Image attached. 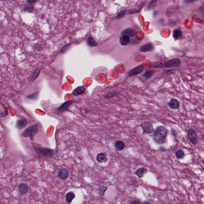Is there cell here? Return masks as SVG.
I'll return each mask as SVG.
<instances>
[{
	"mask_svg": "<svg viewBox=\"0 0 204 204\" xmlns=\"http://www.w3.org/2000/svg\"><path fill=\"white\" fill-rule=\"evenodd\" d=\"M153 140L158 144H164L166 142L168 130L166 128L160 126L154 131Z\"/></svg>",
	"mask_w": 204,
	"mask_h": 204,
	"instance_id": "obj_1",
	"label": "cell"
},
{
	"mask_svg": "<svg viewBox=\"0 0 204 204\" xmlns=\"http://www.w3.org/2000/svg\"><path fill=\"white\" fill-rule=\"evenodd\" d=\"M38 125L34 124L26 129L22 134L24 138H29L31 140H33L35 135L38 132Z\"/></svg>",
	"mask_w": 204,
	"mask_h": 204,
	"instance_id": "obj_2",
	"label": "cell"
},
{
	"mask_svg": "<svg viewBox=\"0 0 204 204\" xmlns=\"http://www.w3.org/2000/svg\"><path fill=\"white\" fill-rule=\"evenodd\" d=\"M35 150L38 154L45 158H52L54 155V150L49 148L37 147Z\"/></svg>",
	"mask_w": 204,
	"mask_h": 204,
	"instance_id": "obj_3",
	"label": "cell"
},
{
	"mask_svg": "<svg viewBox=\"0 0 204 204\" xmlns=\"http://www.w3.org/2000/svg\"><path fill=\"white\" fill-rule=\"evenodd\" d=\"M188 136L190 142L193 145H196L199 143V139L197 134L193 129L191 128L188 131Z\"/></svg>",
	"mask_w": 204,
	"mask_h": 204,
	"instance_id": "obj_4",
	"label": "cell"
},
{
	"mask_svg": "<svg viewBox=\"0 0 204 204\" xmlns=\"http://www.w3.org/2000/svg\"><path fill=\"white\" fill-rule=\"evenodd\" d=\"M181 64V60L179 58H174L165 62L164 66L166 68L178 67Z\"/></svg>",
	"mask_w": 204,
	"mask_h": 204,
	"instance_id": "obj_5",
	"label": "cell"
},
{
	"mask_svg": "<svg viewBox=\"0 0 204 204\" xmlns=\"http://www.w3.org/2000/svg\"><path fill=\"white\" fill-rule=\"evenodd\" d=\"M140 127L143 130V133L145 134H150L153 133L154 129L151 124L147 122H144L141 124Z\"/></svg>",
	"mask_w": 204,
	"mask_h": 204,
	"instance_id": "obj_6",
	"label": "cell"
},
{
	"mask_svg": "<svg viewBox=\"0 0 204 204\" xmlns=\"http://www.w3.org/2000/svg\"><path fill=\"white\" fill-rule=\"evenodd\" d=\"M143 67L142 65H140L132 69L129 72V75L130 76H135L140 74L143 72Z\"/></svg>",
	"mask_w": 204,
	"mask_h": 204,
	"instance_id": "obj_7",
	"label": "cell"
},
{
	"mask_svg": "<svg viewBox=\"0 0 204 204\" xmlns=\"http://www.w3.org/2000/svg\"><path fill=\"white\" fill-rule=\"evenodd\" d=\"M154 45L151 43H148L141 46L139 49L140 52L143 53L151 52L154 49Z\"/></svg>",
	"mask_w": 204,
	"mask_h": 204,
	"instance_id": "obj_8",
	"label": "cell"
},
{
	"mask_svg": "<svg viewBox=\"0 0 204 204\" xmlns=\"http://www.w3.org/2000/svg\"><path fill=\"white\" fill-rule=\"evenodd\" d=\"M69 172L67 170L65 169H60L57 173V176L60 180H65L69 177Z\"/></svg>",
	"mask_w": 204,
	"mask_h": 204,
	"instance_id": "obj_9",
	"label": "cell"
},
{
	"mask_svg": "<svg viewBox=\"0 0 204 204\" xmlns=\"http://www.w3.org/2000/svg\"><path fill=\"white\" fill-rule=\"evenodd\" d=\"M168 106L170 108L173 110L178 109L180 108V103L178 100L175 99H171L168 103Z\"/></svg>",
	"mask_w": 204,
	"mask_h": 204,
	"instance_id": "obj_10",
	"label": "cell"
},
{
	"mask_svg": "<svg viewBox=\"0 0 204 204\" xmlns=\"http://www.w3.org/2000/svg\"><path fill=\"white\" fill-rule=\"evenodd\" d=\"M96 159L99 164H102L107 162L108 161V158L106 153L103 152L99 153L97 155Z\"/></svg>",
	"mask_w": 204,
	"mask_h": 204,
	"instance_id": "obj_11",
	"label": "cell"
},
{
	"mask_svg": "<svg viewBox=\"0 0 204 204\" xmlns=\"http://www.w3.org/2000/svg\"><path fill=\"white\" fill-rule=\"evenodd\" d=\"M28 123V121L24 119L18 120L16 123V127L19 130L22 129L27 126Z\"/></svg>",
	"mask_w": 204,
	"mask_h": 204,
	"instance_id": "obj_12",
	"label": "cell"
},
{
	"mask_svg": "<svg viewBox=\"0 0 204 204\" xmlns=\"http://www.w3.org/2000/svg\"><path fill=\"white\" fill-rule=\"evenodd\" d=\"M86 88L83 86H80L76 88L72 92V94L74 96H76L83 94L86 92Z\"/></svg>",
	"mask_w": 204,
	"mask_h": 204,
	"instance_id": "obj_13",
	"label": "cell"
},
{
	"mask_svg": "<svg viewBox=\"0 0 204 204\" xmlns=\"http://www.w3.org/2000/svg\"><path fill=\"white\" fill-rule=\"evenodd\" d=\"M135 32L134 29L132 28H128L125 29L122 31L121 35H126L129 37H133L135 35Z\"/></svg>",
	"mask_w": 204,
	"mask_h": 204,
	"instance_id": "obj_14",
	"label": "cell"
},
{
	"mask_svg": "<svg viewBox=\"0 0 204 204\" xmlns=\"http://www.w3.org/2000/svg\"><path fill=\"white\" fill-rule=\"evenodd\" d=\"M40 73V70L39 69H37L35 70L32 73L28 76L27 79L29 82H33L39 76Z\"/></svg>",
	"mask_w": 204,
	"mask_h": 204,
	"instance_id": "obj_15",
	"label": "cell"
},
{
	"mask_svg": "<svg viewBox=\"0 0 204 204\" xmlns=\"http://www.w3.org/2000/svg\"><path fill=\"white\" fill-rule=\"evenodd\" d=\"M72 101H68L62 104L60 107L58 108L57 110L60 113H63L69 108L70 106L72 104Z\"/></svg>",
	"mask_w": 204,
	"mask_h": 204,
	"instance_id": "obj_16",
	"label": "cell"
},
{
	"mask_svg": "<svg viewBox=\"0 0 204 204\" xmlns=\"http://www.w3.org/2000/svg\"><path fill=\"white\" fill-rule=\"evenodd\" d=\"M119 42L121 45L126 46L129 45L130 42V38L129 36L126 35H122L119 39Z\"/></svg>",
	"mask_w": 204,
	"mask_h": 204,
	"instance_id": "obj_17",
	"label": "cell"
},
{
	"mask_svg": "<svg viewBox=\"0 0 204 204\" xmlns=\"http://www.w3.org/2000/svg\"><path fill=\"white\" fill-rule=\"evenodd\" d=\"M148 173V170L146 168L143 167H140L138 168L135 172L136 175L140 178H141L144 177V175Z\"/></svg>",
	"mask_w": 204,
	"mask_h": 204,
	"instance_id": "obj_18",
	"label": "cell"
},
{
	"mask_svg": "<svg viewBox=\"0 0 204 204\" xmlns=\"http://www.w3.org/2000/svg\"><path fill=\"white\" fill-rule=\"evenodd\" d=\"M19 191L21 194H25L28 192L29 186L26 183H22L19 186Z\"/></svg>",
	"mask_w": 204,
	"mask_h": 204,
	"instance_id": "obj_19",
	"label": "cell"
},
{
	"mask_svg": "<svg viewBox=\"0 0 204 204\" xmlns=\"http://www.w3.org/2000/svg\"><path fill=\"white\" fill-rule=\"evenodd\" d=\"M75 197V194L72 192H69L65 195V200L67 203H71L72 201Z\"/></svg>",
	"mask_w": 204,
	"mask_h": 204,
	"instance_id": "obj_20",
	"label": "cell"
},
{
	"mask_svg": "<svg viewBox=\"0 0 204 204\" xmlns=\"http://www.w3.org/2000/svg\"><path fill=\"white\" fill-rule=\"evenodd\" d=\"M125 144L123 141L119 140L116 142L115 143V147L116 150L118 151H121L124 148Z\"/></svg>",
	"mask_w": 204,
	"mask_h": 204,
	"instance_id": "obj_21",
	"label": "cell"
},
{
	"mask_svg": "<svg viewBox=\"0 0 204 204\" xmlns=\"http://www.w3.org/2000/svg\"><path fill=\"white\" fill-rule=\"evenodd\" d=\"M182 32L180 30L176 29L173 31V37L175 40H177L180 39L182 36Z\"/></svg>",
	"mask_w": 204,
	"mask_h": 204,
	"instance_id": "obj_22",
	"label": "cell"
},
{
	"mask_svg": "<svg viewBox=\"0 0 204 204\" xmlns=\"http://www.w3.org/2000/svg\"><path fill=\"white\" fill-rule=\"evenodd\" d=\"M87 43L90 46L94 47L97 46L98 44L92 36H90L87 40Z\"/></svg>",
	"mask_w": 204,
	"mask_h": 204,
	"instance_id": "obj_23",
	"label": "cell"
},
{
	"mask_svg": "<svg viewBox=\"0 0 204 204\" xmlns=\"http://www.w3.org/2000/svg\"><path fill=\"white\" fill-rule=\"evenodd\" d=\"M154 73V71L153 70H148L144 72L143 76L146 79H148L150 78Z\"/></svg>",
	"mask_w": 204,
	"mask_h": 204,
	"instance_id": "obj_24",
	"label": "cell"
},
{
	"mask_svg": "<svg viewBox=\"0 0 204 204\" xmlns=\"http://www.w3.org/2000/svg\"><path fill=\"white\" fill-rule=\"evenodd\" d=\"M24 10L27 12L31 13V12H33L34 8H33V6L31 4H27L24 6Z\"/></svg>",
	"mask_w": 204,
	"mask_h": 204,
	"instance_id": "obj_25",
	"label": "cell"
},
{
	"mask_svg": "<svg viewBox=\"0 0 204 204\" xmlns=\"http://www.w3.org/2000/svg\"><path fill=\"white\" fill-rule=\"evenodd\" d=\"M175 155H176V157L178 159H182L184 158L185 154L184 151L182 150H179L176 151Z\"/></svg>",
	"mask_w": 204,
	"mask_h": 204,
	"instance_id": "obj_26",
	"label": "cell"
},
{
	"mask_svg": "<svg viewBox=\"0 0 204 204\" xmlns=\"http://www.w3.org/2000/svg\"><path fill=\"white\" fill-rule=\"evenodd\" d=\"M107 189L108 188L107 186H99L98 189V191H99V193L100 195H101L102 196H104L106 191H107Z\"/></svg>",
	"mask_w": 204,
	"mask_h": 204,
	"instance_id": "obj_27",
	"label": "cell"
},
{
	"mask_svg": "<svg viewBox=\"0 0 204 204\" xmlns=\"http://www.w3.org/2000/svg\"><path fill=\"white\" fill-rule=\"evenodd\" d=\"M127 11V9H123V10L121 11L117 14L116 17V19H121L124 18L126 15Z\"/></svg>",
	"mask_w": 204,
	"mask_h": 204,
	"instance_id": "obj_28",
	"label": "cell"
},
{
	"mask_svg": "<svg viewBox=\"0 0 204 204\" xmlns=\"http://www.w3.org/2000/svg\"><path fill=\"white\" fill-rule=\"evenodd\" d=\"M164 67L163 63L161 62H156L153 63H152V67L153 68H162Z\"/></svg>",
	"mask_w": 204,
	"mask_h": 204,
	"instance_id": "obj_29",
	"label": "cell"
},
{
	"mask_svg": "<svg viewBox=\"0 0 204 204\" xmlns=\"http://www.w3.org/2000/svg\"><path fill=\"white\" fill-rule=\"evenodd\" d=\"M156 0H152V1L151 2L150 5H149L148 6V9H151L154 8L156 5Z\"/></svg>",
	"mask_w": 204,
	"mask_h": 204,
	"instance_id": "obj_30",
	"label": "cell"
},
{
	"mask_svg": "<svg viewBox=\"0 0 204 204\" xmlns=\"http://www.w3.org/2000/svg\"><path fill=\"white\" fill-rule=\"evenodd\" d=\"M140 12V11L138 10L137 9L134 8V9H131L128 12V14H133L137 13Z\"/></svg>",
	"mask_w": 204,
	"mask_h": 204,
	"instance_id": "obj_31",
	"label": "cell"
},
{
	"mask_svg": "<svg viewBox=\"0 0 204 204\" xmlns=\"http://www.w3.org/2000/svg\"><path fill=\"white\" fill-rule=\"evenodd\" d=\"M8 114V112H7V110L6 108H5V112L3 113H0V117L2 118V117H4L6 116Z\"/></svg>",
	"mask_w": 204,
	"mask_h": 204,
	"instance_id": "obj_32",
	"label": "cell"
},
{
	"mask_svg": "<svg viewBox=\"0 0 204 204\" xmlns=\"http://www.w3.org/2000/svg\"><path fill=\"white\" fill-rule=\"evenodd\" d=\"M171 133H172V135L173 137H177L178 133L175 129H172V130H171Z\"/></svg>",
	"mask_w": 204,
	"mask_h": 204,
	"instance_id": "obj_33",
	"label": "cell"
},
{
	"mask_svg": "<svg viewBox=\"0 0 204 204\" xmlns=\"http://www.w3.org/2000/svg\"><path fill=\"white\" fill-rule=\"evenodd\" d=\"M37 95H38V94L37 93H35V94H33L32 95H30V96H28V99H35L36 97H37Z\"/></svg>",
	"mask_w": 204,
	"mask_h": 204,
	"instance_id": "obj_34",
	"label": "cell"
},
{
	"mask_svg": "<svg viewBox=\"0 0 204 204\" xmlns=\"http://www.w3.org/2000/svg\"><path fill=\"white\" fill-rule=\"evenodd\" d=\"M197 1L198 0H184L183 2L185 3H193Z\"/></svg>",
	"mask_w": 204,
	"mask_h": 204,
	"instance_id": "obj_35",
	"label": "cell"
},
{
	"mask_svg": "<svg viewBox=\"0 0 204 204\" xmlns=\"http://www.w3.org/2000/svg\"><path fill=\"white\" fill-rule=\"evenodd\" d=\"M33 47L35 48V49H36V50H38V48L39 49H41V46L39 44H36L34 45Z\"/></svg>",
	"mask_w": 204,
	"mask_h": 204,
	"instance_id": "obj_36",
	"label": "cell"
},
{
	"mask_svg": "<svg viewBox=\"0 0 204 204\" xmlns=\"http://www.w3.org/2000/svg\"><path fill=\"white\" fill-rule=\"evenodd\" d=\"M141 203V202L138 200H135V201H133L131 202L130 203L131 204H140Z\"/></svg>",
	"mask_w": 204,
	"mask_h": 204,
	"instance_id": "obj_37",
	"label": "cell"
},
{
	"mask_svg": "<svg viewBox=\"0 0 204 204\" xmlns=\"http://www.w3.org/2000/svg\"><path fill=\"white\" fill-rule=\"evenodd\" d=\"M28 1L30 3H35L36 1V0H28Z\"/></svg>",
	"mask_w": 204,
	"mask_h": 204,
	"instance_id": "obj_38",
	"label": "cell"
},
{
	"mask_svg": "<svg viewBox=\"0 0 204 204\" xmlns=\"http://www.w3.org/2000/svg\"><path fill=\"white\" fill-rule=\"evenodd\" d=\"M143 203H150V202H143Z\"/></svg>",
	"mask_w": 204,
	"mask_h": 204,
	"instance_id": "obj_39",
	"label": "cell"
}]
</instances>
